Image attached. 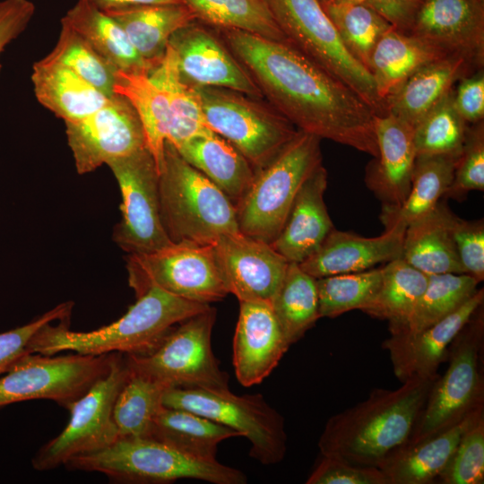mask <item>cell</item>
Wrapping results in <instances>:
<instances>
[{"instance_id":"11a10c76","label":"cell","mask_w":484,"mask_h":484,"mask_svg":"<svg viewBox=\"0 0 484 484\" xmlns=\"http://www.w3.org/2000/svg\"><path fill=\"white\" fill-rule=\"evenodd\" d=\"M94 7L106 12L112 9L138 5V4H180L181 0H82Z\"/></svg>"},{"instance_id":"f907efd6","label":"cell","mask_w":484,"mask_h":484,"mask_svg":"<svg viewBox=\"0 0 484 484\" xmlns=\"http://www.w3.org/2000/svg\"><path fill=\"white\" fill-rule=\"evenodd\" d=\"M453 237L464 272L480 283L484 280L483 220H465L454 215Z\"/></svg>"},{"instance_id":"9c48e42d","label":"cell","mask_w":484,"mask_h":484,"mask_svg":"<svg viewBox=\"0 0 484 484\" xmlns=\"http://www.w3.org/2000/svg\"><path fill=\"white\" fill-rule=\"evenodd\" d=\"M288 43L385 113L370 72L343 45L319 0H264Z\"/></svg>"},{"instance_id":"ffe728a7","label":"cell","mask_w":484,"mask_h":484,"mask_svg":"<svg viewBox=\"0 0 484 484\" xmlns=\"http://www.w3.org/2000/svg\"><path fill=\"white\" fill-rule=\"evenodd\" d=\"M290 347L270 303L239 301L233 367L240 385L249 387L263 382Z\"/></svg>"},{"instance_id":"db71d44e","label":"cell","mask_w":484,"mask_h":484,"mask_svg":"<svg viewBox=\"0 0 484 484\" xmlns=\"http://www.w3.org/2000/svg\"><path fill=\"white\" fill-rule=\"evenodd\" d=\"M374 9L396 30L410 33L424 0H347Z\"/></svg>"},{"instance_id":"8992f818","label":"cell","mask_w":484,"mask_h":484,"mask_svg":"<svg viewBox=\"0 0 484 484\" xmlns=\"http://www.w3.org/2000/svg\"><path fill=\"white\" fill-rule=\"evenodd\" d=\"M321 139L299 131L264 168L235 207L239 231L271 244L303 183L323 165Z\"/></svg>"},{"instance_id":"f6af8a7d","label":"cell","mask_w":484,"mask_h":484,"mask_svg":"<svg viewBox=\"0 0 484 484\" xmlns=\"http://www.w3.org/2000/svg\"><path fill=\"white\" fill-rule=\"evenodd\" d=\"M86 81L108 97L114 96L117 70L78 32L61 21V30L53 50L46 56Z\"/></svg>"},{"instance_id":"e0dca14e","label":"cell","mask_w":484,"mask_h":484,"mask_svg":"<svg viewBox=\"0 0 484 484\" xmlns=\"http://www.w3.org/2000/svg\"><path fill=\"white\" fill-rule=\"evenodd\" d=\"M212 246L229 294L271 304L289 265L271 244L239 231L220 237Z\"/></svg>"},{"instance_id":"ac0fdd59","label":"cell","mask_w":484,"mask_h":484,"mask_svg":"<svg viewBox=\"0 0 484 484\" xmlns=\"http://www.w3.org/2000/svg\"><path fill=\"white\" fill-rule=\"evenodd\" d=\"M169 46L181 78L189 85L227 88L264 99L226 44L197 20L174 32Z\"/></svg>"},{"instance_id":"e575fe53","label":"cell","mask_w":484,"mask_h":484,"mask_svg":"<svg viewBox=\"0 0 484 484\" xmlns=\"http://www.w3.org/2000/svg\"><path fill=\"white\" fill-rule=\"evenodd\" d=\"M114 92L124 96L137 113L146 146L160 173L170 126V111L165 91L150 79L147 73L117 71Z\"/></svg>"},{"instance_id":"7dc6e473","label":"cell","mask_w":484,"mask_h":484,"mask_svg":"<svg viewBox=\"0 0 484 484\" xmlns=\"http://www.w3.org/2000/svg\"><path fill=\"white\" fill-rule=\"evenodd\" d=\"M469 126L462 150L457 159L454 178L445 195L464 198L470 191H484L483 121Z\"/></svg>"},{"instance_id":"6f0895ef","label":"cell","mask_w":484,"mask_h":484,"mask_svg":"<svg viewBox=\"0 0 484 484\" xmlns=\"http://www.w3.org/2000/svg\"><path fill=\"white\" fill-rule=\"evenodd\" d=\"M337 1H342V0H337Z\"/></svg>"},{"instance_id":"ba28073f","label":"cell","mask_w":484,"mask_h":484,"mask_svg":"<svg viewBox=\"0 0 484 484\" xmlns=\"http://www.w3.org/2000/svg\"><path fill=\"white\" fill-rule=\"evenodd\" d=\"M193 88L206 126L238 149L255 171L266 166L298 132L264 99L227 88Z\"/></svg>"},{"instance_id":"484cf974","label":"cell","mask_w":484,"mask_h":484,"mask_svg":"<svg viewBox=\"0 0 484 484\" xmlns=\"http://www.w3.org/2000/svg\"><path fill=\"white\" fill-rule=\"evenodd\" d=\"M480 408L456 425L414 443H405L389 454L378 468L388 484H431L447 465L460 438Z\"/></svg>"},{"instance_id":"277c9868","label":"cell","mask_w":484,"mask_h":484,"mask_svg":"<svg viewBox=\"0 0 484 484\" xmlns=\"http://www.w3.org/2000/svg\"><path fill=\"white\" fill-rule=\"evenodd\" d=\"M159 194L162 225L171 242L212 245L223 235L239 232L233 203L169 141Z\"/></svg>"},{"instance_id":"6da1fadb","label":"cell","mask_w":484,"mask_h":484,"mask_svg":"<svg viewBox=\"0 0 484 484\" xmlns=\"http://www.w3.org/2000/svg\"><path fill=\"white\" fill-rule=\"evenodd\" d=\"M220 31L264 99L298 130L377 157L376 114L350 87L288 42Z\"/></svg>"},{"instance_id":"b9f144b4","label":"cell","mask_w":484,"mask_h":484,"mask_svg":"<svg viewBox=\"0 0 484 484\" xmlns=\"http://www.w3.org/2000/svg\"><path fill=\"white\" fill-rule=\"evenodd\" d=\"M167 389L164 385L129 369L113 409L119 437L148 436L152 421L163 406Z\"/></svg>"},{"instance_id":"5bb4252c","label":"cell","mask_w":484,"mask_h":484,"mask_svg":"<svg viewBox=\"0 0 484 484\" xmlns=\"http://www.w3.org/2000/svg\"><path fill=\"white\" fill-rule=\"evenodd\" d=\"M115 353L26 355L0 378V407L47 399L68 410L108 373Z\"/></svg>"},{"instance_id":"4fadbf2b","label":"cell","mask_w":484,"mask_h":484,"mask_svg":"<svg viewBox=\"0 0 484 484\" xmlns=\"http://www.w3.org/2000/svg\"><path fill=\"white\" fill-rule=\"evenodd\" d=\"M126 269L136 298L151 287L210 305L229 294L212 245L172 242L154 252L128 255Z\"/></svg>"},{"instance_id":"d4e9b609","label":"cell","mask_w":484,"mask_h":484,"mask_svg":"<svg viewBox=\"0 0 484 484\" xmlns=\"http://www.w3.org/2000/svg\"><path fill=\"white\" fill-rule=\"evenodd\" d=\"M480 69L468 58L449 55L408 77L385 101V112L413 128L454 90L462 77Z\"/></svg>"},{"instance_id":"8fae6325","label":"cell","mask_w":484,"mask_h":484,"mask_svg":"<svg viewBox=\"0 0 484 484\" xmlns=\"http://www.w3.org/2000/svg\"><path fill=\"white\" fill-rule=\"evenodd\" d=\"M163 405L193 411L240 432L251 444L249 455L263 465L279 463L286 455L284 418L261 393L172 387L165 391Z\"/></svg>"},{"instance_id":"c3c4849f","label":"cell","mask_w":484,"mask_h":484,"mask_svg":"<svg viewBox=\"0 0 484 484\" xmlns=\"http://www.w3.org/2000/svg\"><path fill=\"white\" fill-rule=\"evenodd\" d=\"M73 302H63L33 321L0 333V375L6 373L20 359L32 354L34 336L48 324L68 320Z\"/></svg>"},{"instance_id":"7a4b0ae2","label":"cell","mask_w":484,"mask_h":484,"mask_svg":"<svg viewBox=\"0 0 484 484\" xmlns=\"http://www.w3.org/2000/svg\"><path fill=\"white\" fill-rule=\"evenodd\" d=\"M438 376H413L394 390L375 388L366 400L330 417L318 440L321 455L378 468L407 442Z\"/></svg>"},{"instance_id":"681fc988","label":"cell","mask_w":484,"mask_h":484,"mask_svg":"<svg viewBox=\"0 0 484 484\" xmlns=\"http://www.w3.org/2000/svg\"><path fill=\"white\" fill-rule=\"evenodd\" d=\"M306 483L388 484V480L377 467L358 466L337 458L321 455Z\"/></svg>"},{"instance_id":"30bf717a","label":"cell","mask_w":484,"mask_h":484,"mask_svg":"<svg viewBox=\"0 0 484 484\" xmlns=\"http://www.w3.org/2000/svg\"><path fill=\"white\" fill-rule=\"evenodd\" d=\"M215 319L216 310L210 306L177 324L153 351L125 355L130 371L168 388L228 389L229 375L212 348Z\"/></svg>"},{"instance_id":"7bdbcfd3","label":"cell","mask_w":484,"mask_h":484,"mask_svg":"<svg viewBox=\"0 0 484 484\" xmlns=\"http://www.w3.org/2000/svg\"><path fill=\"white\" fill-rule=\"evenodd\" d=\"M453 94L454 90L414 127L417 157H459L469 126L455 109Z\"/></svg>"},{"instance_id":"f5cc1de1","label":"cell","mask_w":484,"mask_h":484,"mask_svg":"<svg viewBox=\"0 0 484 484\" xmlns=\"http://www.w3.org/2000/svg\"><path fill=\"white\" fill-rule=\"evenodd\" d=\"M34 13L35 5L30 0L0 1V56L24 31Z\"/></svg>"},{"instance_id":"bcb514c9","label":"cell","mask_w":484,"mask_h":484,"mask_svg":"<svg viewBox=\"0 0 484 484\" xmlns=\"http://www.w3.org/2000/svg\"><path fill=\"white\" fill-rule=\"evenodd\" d=\"M436 482L441 484L484 483V410L477 414L462 435Z\"/></svg>"},{"instance_id":"ee69618b","label":"cell","mask_w":484,"mask_h":484,"mask_svg":"<svg viewBox=\"0 0 484 484\" xmlns=\"http://www.w3.org/2000/svg\"><path fill=\"white\" fill-rule=\"evenodd\" d=\"M381 280V268L316 279L320 318L362 310L375 298Z\"/></svg>"},{"instance_id":"8d00e7d4","label":"cell","mask_w":484,"mask_h":484,"mask_svg":"<svg viewBox=\"0 0 484 484\" xmlns=\"http://www.w3.org/2000/svg\"><path fill=\"white\" fill-rule=\"evenodd\" d=\"M148 76L168 98L170 126L167 141L177 147L193 136L211 131L204 123L194 89L181 78L174 51L169 45Z\"/></svg>"},{"instance_id":"44dd1931","label":"cell","mask_w":484,"mask_h":484,"mask_svg":"<svg viewBox=\"0 0 484 484\" xmlns=\"http://www.w3.org/2000/svg\"><path fill=\"white\" fill-rule=\"evenodd\" d=\"M483 301L484 290L480 288L457 310L429 327L416 333L391 334L382 347L389 352L399 381L437 374L451 343Z\"/></svg>"},{"instance_id":"4316f807","label":"cell","mask_w":484,"mask_h":484,"mask_svg":"<svg viewBox=\"0 0 484 484\" xmlns=\"http://www.w3.org/2000/svg\"><path fill=\"white\" fill-rule=\"evenodd\" d=\"M454 214L445 202L410 223L405 230L401 258L428 274L465 273L453 237Z\"/></svg>"},{"instance_id":"f546056e","label":"cell","mask_w":484,"mask_h":484,"mask_svg":"<svg viewBox=\"0 0 484 484\" xmlns=\"http://www.w3.org/2000/svg\"><path fill=\"white\" fill-rule=\"evenodd\" d=\"M104 13L122 27L139 55L153 65L164 56L173 33L197 20L184 3L130 5Z\"/></svg>"},{"instance_id":"9a60e30c","label":"cell","mask_w":484,"mask_h":484,"mask_svg":"<svg viewBox=\"0 0 484 484\" xmlns=\"http://www.w3.org/2000/svg\"><path fill=\"white\" fill-rule=\"evenodd\" d=\"M107 165L122 196L121 220L114 229V241L128 255L151 253L171 244L160 218L159 170L148 148Z\"/></svg>"},{"instance_id":"7402d4cb","label":"cell","mask_w":484,"mask_h":484,"mask_svg":"<svg viewBox=\"0 0 484 484\" xmlns=\"http://www.w3.org/2000/svg\"><path fill=\"white\" fill-rule=\"evenodd\" d=\"M385 226V232L373 238L334 228L320 246L298 264L307 273L319 279L367 271L377 264L400 258L407 226L399 221Z\"/></svg>"},{"instance_id":"680465c9","label":"cell","mask_w":484,"mask_h":484,"mask_svg":"<svg viewBox=\"0 0 484 484\" xmlns=\"http://www.w3.org/2000/svg\"><path fill=\"white\" fill-rule=\"evenodd\" d=\"M480 1H484V0H480Z\"/></svg>"},{"instance_id":"603a6c76","label":"cell","mask_w":484,"mask_h":484,"mask_svg":"<svg viewBox=\"0 0 484 484\" xmlns=\"http://www.w3.org/2000/svg\"><path fill=\"white\" fill-rule=\"evenodd\" d=\"M378 155L368 165L365 181L384 206L399 207L407 198L417 158L414 128L385 113L375 116Z\"/></svg>"},{"instance_id":"cb8c5ba5","label":"cell","mask_w":484,"mask_h":484,"mask_svg":"<svg viewBox=\"0 0 484 484\" xmlns=\"http://www.w3.org/2000/svg\"><path fill=\"white\" fill-rule=\"evenodd\" d=\"M327 177L321 165L303 183L279 235L271 243L289 263L305 261L334 229L324 199Z\"/></svg>"},{"instance_id":"7c38bea8","label":"cell","mask_w":484,"mask_h":484,"mask_svg":"<svg viewBox=\"0 0 484 484\" xmlns=\"http://www.w3.org/2000/svg\"><path fill=\"white\" fill-rule=\"evenodd\" d=\"M128 376L125 355L115 353L108 373L71 405L67 425L37 452L32 467L40 471L53 470L115 443L119 434L113 409Z\"/></svg>"},{"instance_id":"f1b7e54d","label":"cell","mask_w":484,"mask_h":484,"mask_svg":"<svg viewBox=\"0 0 484 484\" xmlns=\"http://www.w3.org/2000/svg\"><path fill=\"white\" fill-rule=\"evenodd\" d=\"M31 82L38 101L65 122L93 113L111 98L46 56L34 63Z\"/></svg>"},{"instance_id":"4dcf8cb0","label":"cell","mask_w":484,"mask_h":484,"mask_svg":"<svg viewBox=\"0 0 484 484\" xmlns=\"http://www.w3.org/2000/svg\"><path fill=\"white\" fill-rule=\"evenodd\" d=\"M238 436H243L240 432L193 411L163 405L152 421L147 438L196 459L215 461L218 445Z\"/></svg>"},{"instance_id":"74e56055","label":"cell","mask_w":484,"mask_h":484,"mask_svg":"<svg viewBox=\"0 0 484 484\" xmlns=\"http://www.w3.org/2000/svg\"><path fill=\"white\" fill-rule=\"evenodd\" d=\"M272 308L290 346L299 341L320 318L316 279L297 263H289Z\"/></svg>"},{"instance_id":"836d02e7","label":"cell","mask_w":484,"mask_h":484,"mask_svg":"<svg viewBox=\"0 0 484 484\" xmlns=\"http://www.w3.org/2000/svg\"><path fill=\"white\" fill-rule=\"evenodd\" d=\"M375 298L361 311L388 322L390 333L405 326L424 292L428 275L401 257L386 263Z\"/></svg>"},{"instance_id":"5b68a950","label":"cell","mask_w":484,"mask_h":484,"mask_svg":"<svg viewBox=\"0 0 484 484\" xmlns=\"http://www.w3.org/2000/svg\"><path fill=\"white\" fill-rule=\"evenodd\" d=\"M67 469L99 472L123 483H170L181 479L245 484L243 471L217 460L203 461L147 437H119L111 445L76 456Z\"/></svg>"},{"instance_id":"2e32d148","label":"cell","mask_w":484,"mask_h":484,"mask_svg":"<svg viewBox=\"0 0 484 484\" xmlns=\"http://www.w3.org/2000/svg\"><path fill=\"white\" fill-rule=\"evenodd\" d=\"M65 125L67 143L81 175L147 147L137 113L119 94L93 113Z\"/></svg>"},{"instance_id":"ab89813d","label":"cell","mask_w":484,"mask_h":484,"mask_svg":"<svg viewBox=\"0 0 484 484\" xmlns=\"http://www.w3.org/2000/svg\"><path fill=\"white\" fill-rule=\"evenodd\" d=\"M197 20L219 30H238L288 42L264 0H181Z\"/></svg>"},{"instance_id":"d6a6232c","label":"cell","mask_w":484,"mask_h":484,"mask_svg":"<svg viewBox=\"0 0 484 484\" xmlns=\"http://www.w3.org/2000/svg\"><path fill=\"white\" fill-rule=\"evenodd\" d=\"M61 21L71 26L118 71L148 73L155 65L139 55L113 18L84 1L78 0Z\"/></svg>"},{"instance_id":"1f68e13d","label":"cell","mask_w":484,"mask_h":484,"mask_svg":"<svg viewBox=\"0 0 484 484\" xmlns=\"http://www.w3.org/2000/svg\"><path fill=\"white\" fill-rule=\"evenodd\" d=\"M446 56L425 40L392 27L377 42L370 60L369 72L378 98L385 105V99L414 72Z\"/></svg>"},{"instance_id":"52a82bcc","label":"cell","mask_w":484,"mask_h":484,"mask_svg":"<svg viewBox=\"0 0 484 484\" xmlns=\"http://www.w3.org/2000/svg\"><path fill=\"white\" fill-rule=\"evenodd\" d=\"M483 347L482 304L451 343L447 368L435 380L406 443L447 429L484 408Z\"/></svg>"},{"instance_id":"3957f363","label":"cell","mask_w":484,"mask_h":484,"mask_svg":"<svg viewBox=\"0 0 484 484\" xmlns=\"http://www.w3.org/2000/svg\"><path fill=\"white\" fill-rule=\"evenodd\" d=\"M136 298L118 320L96 330L71 331L69 319L46 324L32 339L31 353L146 355L157 349L177 324L211 306L182 298L158 287L150 288Z\"/></svg>"},{"instance_id":"d590c367","label":"cell","mask_w":484,"mask_h":484,"mask_svg":"<svg viewBox=\"0 0 484 484\" xmlns=\"http://www.w3.org/2000/svg\"><path fill=\"white\" fill-rule=\"evenodd\" d=\"M457 159L448 156L417 157L406 200L396 208L384 206L382 222L385 225L399 221L408 226L433 210L452 184Z\"/></svg>"},{"instance_id":"816d5d0a","label":"cell","mask_w":484,"mask_h":484,"mask_svg":"<svg viewBox=\"0 0 484 484\" xmlns=\"http://www.w3.org/2000/svg\"><path fill=\"white\" fill-rule=\"evenodd\" d=\"M454 90V105L459 115L468 124L483 121L484 117V72L483 68L459 80Z\"/></svg>"},{"instance_id":"9f6ffc18","label":"cell","mask_w":484,"mask_h":484,"mask_svg":"<svg viewBox=\"0 0 484 484\" xmlns=\"http://www.w3.org/2000/svg\"><path fill=\"white\" fill-rule=\"evenodd\" d=\"M325 1H327V0H319L320 3H323V2H325Z\"/></svg>"},{"instance_id":"83f0119b","label":"cell","mask_w":484,"mask_h":484,"mask_svg":"<svg viewBox=\"0 0 484 484\" xmlns=\"http://www.w3.org/2000/svg\"><path fill=\"white\" fill-rule=\"evenodd\" d=\"M175 148L184 160L220 189L234 207L255 178V170L243 154L212 131L193 136Z\"/></svg>"},{"instance_id":"60d3db41","label":"cell","mask_w":484,"mask_h":484,"mask_svg":"<svg viewBox=\"0 0 484 484\" xmlns=\"http://www.w3.org/2000/svg\"><path fill=\"white\" fill-rule=\"evenodd\" d=\"M480 282L466 273L428 275L427 287L403 328L390 333H416L446 317L478 290Z\"/></svg>"},{"instance_id":"f35d334b","label":"cell","mask_w":484,"mask_h":484,"mask_svg":"<svg viewBox=\"0 0 484 484\" xmlns=\"http://www.w3.org/2000/svg\"><path fill=\"white\" fill-rule=\"evenodd\" d=\"M321 4L346 49L369 71L373 51L392 26L362 3L327 0Z\"/></svg>"},{"instance_id":"d6986e66","label":"cell","mask_w":484,"mask_h":484,"mask_svg":"<svg viewBox=\"0 0 484 484\" xmlns=\"http://www.w3.org/2000/svg\"><path fill=\"white\" fill-rule=\"evenodd\" d=\"M409 34L483 68L484 1L424 0Z\"/></svg>"}]
</instances>
